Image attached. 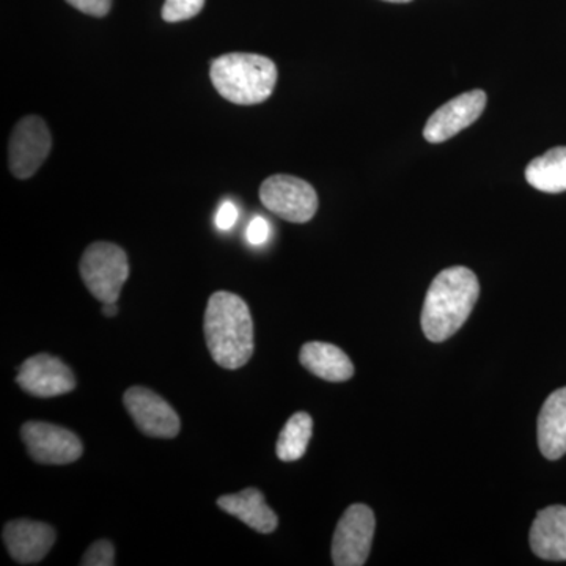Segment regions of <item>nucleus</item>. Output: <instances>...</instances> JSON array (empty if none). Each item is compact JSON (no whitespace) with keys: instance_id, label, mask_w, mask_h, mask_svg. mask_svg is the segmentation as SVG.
Here are the masks:
<instances>
[{"instance_id":"ddd939ff","label":"nucleus","mask_w":566,"mask_h":566,"mask_svg":"<svg viewBox=\"0 0 566 566\" xmlns=\"http://www.w3.org/2000/svg\"><path fill=\"white\" fill-rule=\"evenodd\" d=\"M531 547L543 560H566V506H547L536 515Z\"/></svg>"},{"instance_id":"2eb2a0df","label":"nucleus","mask_w":566,"mask_h":566,"mask_svg":"<svg viewBox=\"0 0 566 566\" xmlns=\"http://www.w3.org/2000/svg\"><path fill=\"white\" fill-rule=\"evenodd\" d=\"M538 444L547 460L566 453V387L551 394L538 417Z\"/></svg>"},{"instance_id":"39448f33","label":"nucleus","mask_w":566,"mask_h":566,"mask_svg":"<svg viewBox=\"0 0 566 566\" xmlns=\"http://www.w3.org/2000/svg\"><path fill=\"white\" fill-rule=\"evenodd\" d=\"M264 207L283 221L304 223L318 210V196L314 186L292 175H274L260 188Z\"/></svg>"},{"instance_id":"9b49d317","label":"nucleus","mask_w":566,"mask_h":566,"mask_svg":"<svg viewBox=\"0 0 566 566\" xmlns=\"http://www.w3.org/2000/svg\"><path fill=\"white\" fill-rule=\"evenodd\" d=\"M486 93L483 91L465 92L450 99L444 106L428 118L423 137L430 144H442L452 139L458 133L479 120L486 107Z\"/></svg>"},{"instance_id":"6ab92c4d","label":"nucleus","mask_w":566,"mask_h":566,"mask_svg":"<svg viewBox=\"0 0 566 566\" xmlns=\"http://www.w3.org/2000/svg\"><path fill=\"white\" fill-rule=\"evenodd\" d=\"M205 0H166L163 20L167 22L188 21L202 11Z\"/></svg>"},{"instance_id":"aec40b11","label":"nucleus","mask_w":566,"mask_h":566,"mask_svg":"<svg viewBox=\"0 0 566 566\" xmlns=\"http://www.w3.org/2000/svg\"><path fill=\"white\" fill-rule=\"evenodd\" d=\"M81 565L84 566H112L115 565V547L107 539H99L88 547L87 553L82 557Z\"/></svg>"},{"instance_id":"f8f14e48","label":"nucleus","mask_w":566,"mask_h":566,"mask_svg":"<svg viewBox=\"0 0 566 566\" xmlns=\"http://www.w3.org/2000/svg\"><path fill=\"white\" fill-rule=\"evenodd\" d=\"M2 536L11 558L20 565L39 564L57 539L54 527L31 520L10 521Z\"/></svg>"},{"instance_id":"0eeeda50","label":"nucleus","mask_w":566,"mask_h":566,"mask_svg":"<svg viewBox=\"0 0 566 566\" xmlns=\"http://www.w3.org/2000/svg\"><path fill=\"white\" fill-rule=\"evenodd\" d=\"M21 438L29 455L40 464H70L84 453L81 439L59 424L31 420L22 424Z\"/></svg>"},{"instance_id":"4468645a","label":"nucleus","mask_w":566,"mask_h":566,"mask_svg":"<svg viewBox=\"0 0 566 566\" xmlns=\"http://www.w3.org/2000/svg\"><path fill=\"white\" fill-rule=\"evenodd\" d=\"M218 505L223 512L238 517L241 523L260 534H271L279 526L277 515L268 506L262 491L256 488H248L238 494L221 495Z\"/></svg>"},{"instance_id":"dca6fc26","label":"nucleus","mask_w":566,"mask_h":566,"mask_svg":"<svg viewBox=\"0 0 566 566\" xmlns=\"http://www.w3.org/2000/svg\"><path fill=\"white\" fill-rule=\"evenodd\" d=\"M300 360L311 374L324 381L344 382L354 375L352 359L338 346L323 342L305 344L301 349Z\"/></svg>"},{"instance_id":"f03ea898","label":"nucleus","mask_w":566,"mask_h":566,"mask_svg":"<svg viewBox=\"0 0 566 566\" xmlns=\"http://www.w3.org/2000/svg\"><path fill=\"white\" fill-rule=\"evenodd\" d=\"M205 340L208 352L218 365L238 370L251 360L253 354V323L251 311L238 294L216 292L205 311Z\"/></svg>"},{"instance_id":"4be33fe9","label":"nucleus","mask_w":566,"mask_h":566,"mask_svg":"<svg viewBox=\"0 0 566 566\" xmlns=\"http://www.w3.org/2000/svg\"><path fill=\"white\" fill-rule=\"evenodd\" d=\"M66 2L82 13L96 18L106 17L112 6V0H66Z\"/></svg>"},{"instance_id":"f3484780","label":"nucleus","mask_w":566,"mask_h":566,"mask_svg":"<svg viewBox=\"0 0 566 566\" xmlns=\"http://www.w3.org/2000/svg\"><path fill=\"white\" fill-rule=\"evenodd\" d=\"M526 180L532 188L547 193L566 191V147L553 148L535 158L526 169Z\"/></svg>"},{"instance_id":"393cba45","label":"nucleus","mask_w":566,"mask_h":566,"mask_svg":"<svg viewBox=\"0 0 566 566\" xmlns=\"http://www.w3.org/2000/svg\"><path fill=\"white\" fill-rule=\"evenodd\" d=\"M385 2L408 3V2H411V0H385Z\"/></svg>"},{"instance_id":"b1692460","label":"nucleus","mask_w":566,"mask_h":566,"mask_svg":"<svg viewBox=\"0 0 566 566\" xmlns=\"http://www.w3.org/2000/svg\"><path fill=\"white\" fill-rule=\"evenodd\" d=\"M103 315L107 316V318H114V316H117L118 315L117 303L103 304Z\"/></svg>"},{"instance_id":"6e6552de","label":"nucleus","mask_w":566,"mask_h":566,"mask_svg":"<svg viewBox=\"0 0 566 566\" xmlns=\"http://www.w3.org/2000/svg\"><path fill=\"white\" fill-rule=\"evenodd\" d=\"M51 134L46 123L36 115L22 118L13 133L9 145L11 174L20 180H28L46 161L51 151Z\"/></svg>"},{"instance_id":"9d476101","label":"nucleus","mask_w":566,"mask_h":566,"mask_svg":"<svg viewBox=\"0 0 566 566\" xmlns=\"http://www.w3.org/2000/svg\"><path fill=\"white\" fill-rule=\"evenodd\" d=\"M17 382L24 392L39 398L61 397L76 389V378L69 365L44 353L29 357L21 365Z\"/></svg>"},{"instance_id":"20e7f679","label":"nucleus","mask_w":566,"mask_h":566,"mask_svg":"<svg viewBox=\"0 0 566 566\" xmlns=\"http://www.w3.org/2000/svg\"><path fill=\"white\" fill-rule=\"evenodd\" d=\"M80 273L96 300L103 304L117 303L123 285L128 281V256L117 244L98 241L88 245L82 255Z\"/></svg>"},{"instance_id":"f257e3e1","label":"nucleus","mask_w":566,"mask_h":566,"mask_svg":"<svg viewBox=\"0 0 566 566\" xmlns=\"http://www.w3.org/2000/svg\"><path fill=\"white\" fill-rule=\"evenodd\" d=\"M479 294V279L468 268H447L436 275L422 308L424 337L441 344L457 334L474 311Z\"/></svg>"},{"instance_id":"7ed1b4c3","label":"nucleus","mask_w":566,"mask_h":566,"mask_svg":"<svg viewBox=\"0 0 566 566\" xmlns=\"http://www.w3.org/2000/svg\"><path fill=\"white\" fill-rule=\"evenodd\" d=\"M210 76L216 91L227 102L253 106L273 95L277 69L264 55L232 52L212 61Z\"/></svg>"},{"instance_id":"5701e85b","label":"nucleus","mask_w":566,"mask_h":566,"mask_svg":"<svg viewBox=\"0 0 566 566\" xmlns=\"http://www.w3.org/2000/svg\"><path fill=\"white\" fill-rule=\"evenodd\" d=\"M238 221V208L234 207L232 202H223L221 208H219L218 216H216V226H218L219 230L232 229L234 223Z\"/></svg>"},{"instance_id":"a211bd4d","label":"nucleus","mask_w":566,"mask_h":566,"mask_svg":"<svg viewBox=\"0 0 566 566\" xmlns=\"http://www.w3.org/2000/svg\"><path fill=\"white\" fill-rule=\"evenodd\" d=\"M312 428H314V420L307 412H296L290 417L279 436L277 447H275L279 460L286 461V463L301 460L307 452L308 442L312 439Z\"/></svg>"},{"instance_id":"423d86ee","label":"nucleus","mask_w":566,"mask_h":566,"mask_svg":"<svg viewBox=\"0 0 566 566\" xmlns=\"http://www.w3.org/2000/svg\"><path fill=\"white\" fill-rule=\"evenodd\" d=\"M375 526L374 510L370 506L364 504L349 506L334 532V565L363 566L370 554Z\"/></svg>"},{"instance_id":"412c9836","label":"nucleus","mask_w":566,"mask_h":566,"mask_svg":"<svg viewBox=\"0 0 566 566\" xmlns=\"http://www.w3.org/2000/svg\"><path fill=\"white\" fill-rule=\"evenodd\" d=\"M270 223H268L266 219L262 218V216H256V218H253L251 223H249L245 238H248L249 244L262 245L270 240Z\"/></svg>"},{"instance_id":"1a4fd4ad","label":"nucleus","mask_w":566,"mask_h":566,"mask_svg":"<svg viewBox=\"0 0 566 566\" xmlns=\"http://www.w3.org/2000/svg\"><path fill=\"white\" fill-rule=\"evenodd\" d=\"M123 403L142 433L161 439H172L180 433V417L172 406L147 387L134 386L126 390Z\"/></svg>"}]
</instances>
